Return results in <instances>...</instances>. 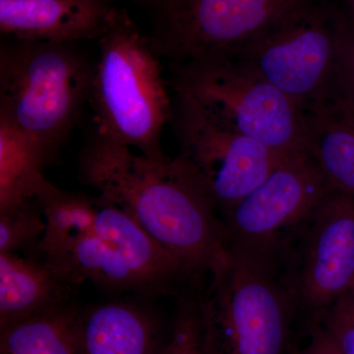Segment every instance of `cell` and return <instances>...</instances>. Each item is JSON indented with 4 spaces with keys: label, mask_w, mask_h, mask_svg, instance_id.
I'll return each instance as SVG.
<instances>
[{
    "label": "cell",
    "mask_w": 354,
    "mask_h": 354,
    "mask_svg": "<svg viewBox=\"0 0 354 354\" xmlns=\"http://www.w3.org/2000/svg\"><path fill=\"white\" fill-rule=\"evenodd\" d=\"M130 149L95 130L80 156L83 183L136 221L202 290L228 258L215 203L180 156L156 160Z\"/></svg>",
    "instance_id": "cell-1"
},
{
    "label": "cell",
    "mask_w": 354,
    "mask_h": 354,
    "mask_svg": "<svg viewBox=\"0 0 354 354\" xmlns=\"http://www.w3.org/2000/svg\"><path fill=\"white\" fill-rule=\"evenodd\" d=\"M46 227L43 261L76 286L88 281L114 291H199L181 263L125 212L100 195L70 192L44 179L37 191Z\"/></svg>",
    "instance_id": "cell-2"
},
{
    "label": "cell",
    "mask_w": 354,
    "mask_h": 354,
    "mask_svg": "<svg viewBox=\"0 0 354 354\" xmlns=\"http://www.w3.org/2000/svg\"><path fill=\"white\" fill-rule=\"evenodd\" d=\"M94 72L73 44L6 38L0 46V116L50 165L90 100Z\"/></svg>",
    "instance_id": "cell-3"
},
{
    "label": "cell",
    "mask_w": 354,
    "mask_h": 354,
    "mask_svg": "<svg viewBox=\"0 0 354 354\" xmlns=\"http://www.w3.org/2000/svg\"><path fill=\"white\" fill-rule=\"evenodd\" d=\"M100 41L90 100L97 131L146 157L169 158L162 148L172 101L162 79L160 57L127 10L115 8Z\"/></svg>",
    "instance_id": "cell-4"
},
{
    "label": "cell",
    "mask_w": 354,
    "mask_h": 354,
    "mask_svg": "<svg viewBox=\"0 0 354 354\" xmlns=\"http://www.w3.org/2000/svg\"><path fill=\"white\" fill-rule=\"evenodd\" d=\"M212 354H286L297 321L285 263L228 252L200 295Z\"/></svg>",
    "instance_id": "cell-5"
},
{
    "label": "cell",
    "mask_w": 354,
    "mask_h": 354,
    "mask_svg": "<svg viewBox=\"0 0 354 354\" xmlns=\"http://www.w3.org/2000/svg\"><path fill=\"white\" fill-rule=\"evenodd\" d=\"M172 97L281 155L306 150L305 113L234 58L171 64Z\"/></svg>",
    "instance_id": "cell-6"
},
{
    "label": "cell",
    "mask_w": 354,
    "mask_h": 354,
    "mask_svg": "<svg viewBox=\"0 0 354 354\" xmlns=\"http://www.w3.org/2000/svg\"><path fill=\"white\" fill-rule=\"evenodd\" d=\"M332 190L308 151L286 156L264 183L221 212L227 252L285 263Z\"/></svg>",
    "instance_id": "cell-7"
},
{
    "label": "cell",
    "mask_w": 354,
    "mask_h": 354,
    "mask_svg": "<svg viewBox=\"0 0 354 354\" xmlns=\"http://www.w3.org/2000/svg\"><path fill=\"white\" fill-rule=\"evenodd\" d=\"M339 10L313 3L232 57L304 113L334 106Z\"/></svg>",
    "instance_id": "cell-8"
},
{
    "label": "cell",
    "mask_w": 354,
    "mask_h": 354,
    "mask_svg": "<svg viewBox=\"0 0 354 354\" xmlns=\"http://www.w3.org/2000/svg\"><path fill=\"white\" fill-rule=\"evenodd\" d=\"M313 0H158L149 39L171 64L232 57Z\"/></svg>",
    "instance_id": "cell-9"
},
{
    "label": "cell",
    "mask_w": 354,
    "mask_h": 354,
    "mask_svg": "<svg viewBox=\"0 0 354 354\" xmlns=\"http://www.w3.org/2000/svg\"><path fill=\"white\" fill-rule=\"evenodd\" d=\"M286 276L297 319L311 332L354 285L353 195L326 196L288 254Z\"/></svg>",
    "instance_id": "cell-10"
},
{
    "label": "cell",
    "mask_w": 354,
    "mask_h": 354,
    "mask_svg": "<svg viewBox=\"0 0 354 354\" xmlns=\"http://www.w3.org/2000/svg\"><path fill=\"white\" fill-rule=\"evenodd\" d=\"M171 121L180 145L179 156L221 213L264 183L286 157L176 97Z\"/></svg>",
    "instance_id": "cell-11"
},
{
    "label": "cell",
    "mask_w": 354,
    "mask_h": 354,
    "mask_svg": "<svg viewBox=\"0 0 354 354\" xmlns=\"http://www.w3.org/2000/svg\"><path fill=\"white\" fill-rule=\"evenodd\" d=\"M111 0H0L4 38L74 44L100 39L115 7Z\"/></svg>",
    "instance_id": "cell-12"
},
{
    "label": "cell",
    "mask_w": 354,
    "mask_h": 354,
    "mask_svg": "<svg viewBox=\"0 0 354 354\" xmlns=\"http://www.w3.org/2000/svg\"><path fill=\"white\" fill-rule=\"evenodd\" d=\"M74 290L44 261L0 253V329L71 304Z\"/></svg>",
    "instance_id": "cell-13"
},
{
    "label": "cell",
    "mask_w": 354,
    "mask_h": 354,
    "mask_svg": "<svg viewBox=\"0 0 354 354\" xmlns=\"http://www.w3.org/2000/svg\"><path fill=\"white\" fill-rule=\"evenodd\" d=\"M158 323L133 302L113 301L81 314L79 354H157Z\"/></svg>",
    "instance_id": "cell-14"
},
{
    "label": "cell",
    "mask_w": 354,
    "mask_h": 354,
    "mask_svg": "<svg viewBox=\"0 0 354 354\" xmlns=\"http://www.w3.org/2000/svg\"><path fill=\"white\" fill-rule=\"evenodd\" d=\"M305 133L330 188L354 196V114L335 106L305 113Z\"/></svg>",
    "instance_id": "cell-15"
},
{
    "label": "cell",
    "mask_w": 354,
    "mask_h": 354,
    "mask_svg": "<svg viewBox=\"0 0 354 354\" xmlns=\"http://www.w3.org/2000/svg\"><path fill=\"white\" fill-rule=\"evenodd\" d=\"M81 314L71 304L1 330L0 354H79Z\"/></svg>",
    "instance_id": "cell-16"
},
{
    "label": "cell",
    "mask_w": 354,
    "mask_h": 354,
    "mask_svg": "<svg viewBox=\"0 0 354 354\" xmlns=\"http://www.w3.org/2000/svg\"><path fill=\"white\" fill-rule=\"evenodd\" d=\"M48 165L41 151L0 116V213L36 197Z\"/></svg>",
    "instance_id": "cell-17"
},
{
    "label": "cell",
    "mask_w": 354,
    "mask_h": 354,
    "mask_svg": "<svg viewBox=\"0 0 354 354\" xmlns=\"http://www.w3.org/2000/svg\"><path fill=\"white\" fill-rule=\"evenodd\" d=\"M200 295L185 293L178 297L171 335L160 344L157 354H212L203 322Z\"/></svg>",
    "instance_id": "cell-18"
},
{
    "label": "cell",
    "mask_w": 354,
    "mask_h": 354,
    "mask_svg": "<svg viewBox=\"0 0 354 354\" xmlns=\"http://www.w3.org/2000/svg\"><path fill=\"white\" fill-rule=\"evenodd\" d=\"M46 223L36 197L0 213V253H14L41 239Z\"/></svg>",
    "instance_id": "cell-19"
},
{
    "label": "cell",
    "mask_w": 354,
    "mask_h": 354,
    "mask_svg": "<svg viewBox=\"0 0 354 354\" xmlns=\"http://www.w3.org/2000/svg\"><path fill=\"white\" fill-rule=\"evenodd\" d=\"M337 41L334 106L354 114V16L346 9L337 14Z\"/></svg>",
    "instance_id": "cell-20"
},
{
    "label": "cell",
    "mask_w": 354,
    "mask_h": 354,
    "mask_svg": "<svg viewBox=\"0 0 354 354\" xmlns=\"http://www.w3.org/2000/svg\"><path fill=\"white\" fill-rule=\"evenodd\" d=\"M321 326L346 354H354V285L328 310Z\"/></svg>",
    "instance_id": "cell-21"
},
{
    "label": "cell",
    "mask_w": 354,
    "mask_h": 354,
    "mask_svg": "<svg viewBox=\"0 0 354 354\" xmlns=\"http://www.w3.org/2000/svg\"><path fill=\"white\" fill-rule=\"evenodd\" d=\"M309 335L308 346L301 351L293 349L290 354H346L322 326L314 328Z\"/></svg>",
    "instance_id": "cell-22"
},
{
    "label": "cell",
    "mask_w": 354,
    "mask_h": 354,
    "mask_svg": "<svg viewBox=\"0 0 354 354\" xmlns=\"http://www.w3.org/2000/svg\"><path fill=\"white\" fill-rule=\"evenodd\" d=\"M346 6V10L354 16V0H341Z\"/></svg>",
    "instance_id": "cell-23"
},
{
    "label": "cell",
    "mask_w": 354,
    "mask_h": 354,
    "mask_svg": "<svg viewBox=\"0 0 354 354\" xmlns=\"http://www.w3.org/2000/svg\"><path fill=\"white\" fill-rule=\"evenodd\" d=\"M133 1L139 2V3L145 4V6L153 7L156 3H157L158 0H133Z\"/></svg>",
    "instance_id": "cell-24"
}]
</instances>
